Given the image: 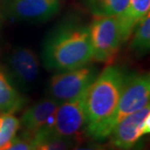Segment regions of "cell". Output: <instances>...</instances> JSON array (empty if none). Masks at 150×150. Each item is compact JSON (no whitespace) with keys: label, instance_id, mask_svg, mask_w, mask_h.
<instances>
[{"label":"cell","instance_id":"1","mask_svg":"<svg viewBox=\"0 0 150 150\" xmlns=\"http://www.w3.org/2000/svg\"><path fill=\"white\" fill-rule=\"evenodd\" d=\"M42 60L47 69L56 72L90 64L93 60L88 26L75 21L59 24L44 40Z\"/></svg>","mask_w":150,"mask_h":150},{"label":"cell","instance_id":"2","mask_svg":"<svg viewBox=\"0 0 150 150\" xmlns=\"http://www.w3.org/2000/svg\"><path fill=\"white\" fill-rule=\"evenodd\" d=\"M127 76L128 73L123 68L109 64L88 88L85 95L87 139L113 113Z\"/></svg>","mask_w":150,"mask_h":150},{"label":"cell","instance_id":"3","mask_svg":"<svg viewBox=\"0 0 150 150\" xmlns=\"http://www.w3.org/2000/svg\"><path fill=\"white\" fill-rule=\"evenodd\" d=\"M150 76L148 73L128 74L116 108L110 118L88 135L95 142L104 141L113 128L130 114L149 105Z\"/></svg>","mask_w":150,"mask_h":150},{"label":"cell","instance_id":"4","mask_svg":"<svg viewBox=\"0 0 150 150\" xmlns=\"http://www.w3.org/2000/svg\"><path fill=\"white\" fill-rule=\"evenodd\" d=\"M87 90L75 98L59 103L52 124L49 128L40 132H48L58 137L72 140L76 144L84 142L87 139L85 135Z\"/></svg>","mask_w":150,"mask_h":150},{"label":"cell","instance_id":"5","mask_svg":"<svg viewBox=\"0 0 150 150\" xmlns=\"http://www.w3.org/2000/svg\"><path fill=\"white\" fill-rule=\"evenodd\" d=\"M92 48V60L112 64L123 44L117 18L95 16L88 25Z\"/></svg>","mask_w":150,"mask_h":150},{"label":"cell","instance_id":"6","mask_svg":"<svg viewBox=\"0 0 150 150\" xmlns=\"http://www.w3.org/2000/svg\"><path fill=\"white\" fill-rule=\"evenodd\" d=\"M98 74V68L89 64L57 72L48 83V97L59 103L75 98L89 88Z\"/></svg>","mask_w":150,"mask_h":150},{"label":"cell","instance_id":"7","mask_svg":"<svg viewBox=\"0 0 150 150\" xmlns=\"http://www.w3.org/2000/svg\"><path fill=\"white\" fill-rule=\"evenodd\" d=\"M6 72L19 91L31 90L40 74V61L31 48L18 46L13 48L6 59Z\"/></svg>","mask_w":150,"mask_h":150},{"label":"cell","instance_id":"8","mask_svg":"<svg viewBox=\"0 0 150 150\" xmlns=\"http://www.w3.org/2000/svg\"><path fill=\"white\" fill-rule=\"evenodd\" d=\"M150 132V106L124 118L108 136V144L114 150H132L141 138Z\"/></svg>","mask_w":150,"mask_h":150},{"label":"cell","instance_id":"9","mask_svg":"<svg viewBox=\"0 0 150 150\" xmlns=\"http://www.w3.org/2000/svg\"><path fill=\"white\" fill-rule=\"evenodd\" d=\"M61 8V0H7L5 13L13 20L41 23L54 18Z\"/></svg>","mask_w":150,"mask_h":150},{"label":"cell","instance_id":"10","mask_svg":"<svg viewBox=\"0 0 150 150\" xmlns=\"http://www.w3.org/2000/svg\"><path fill=\"white\" fill-rule=\"evenodd\" d=\"M58 106L59 103L48 97L28 108L19 119L23 134L33 139L38 132L49 128Z\"/></svg>","mask_w":150,"mask_h":150},{"label":"cell","instance_id":"11","mask_svg":"<svg viewBox=\"0 0 150 150\" xmlns=\"http://www.w3.org/2000/svg\"><path fill=\"white\" fill-rule=\"evenodd\" d=\"M149 10L150 0H128L125 9L116 17L122 43L129 40L137 23Z\"/></svg>","mask_w":150,"mask_h":150},{"label":"cell","instance_id":"12","mask_svg":"<svg viewBox=\"0 0 150 150\" xmlns=\"http://www.w3.org/2000/svg\"><path fill=\"white\" fill-rule=\"evenodd\" d=\"M28 99L11 81L0 65V113H15L26 106Z\"/></svg>","mask_w":150,"mask_h":150},{"label":"cell","instance_id":"13","mask_svg":"<svg viewBox=\"0 0 150 150\" xmlns=\"http://www.w3.org/2000/svg\"><path fill=\"white\" fill-rule=\"evenodd\" d=\"M129 43L130 50L136 55L146 54L150 48V13L140 20L133 30Z\"/></svg>","mask_w":150,"mask_h":150},{"label":"cell","instance_id":"14","mask_svg":"<svg viewBox=\"0 0 150 150\" xmlns=\"http://www.w3.org/2000/svg\"><path fill=\"white\" fill-rule=\"evenodd\" d=\"M84 4L93 17H117L125 9L128 0H84Z\"/></svg>","mask_w":150,"mask_h":150},{"label":"cell","instance_id":"15","mask_svg":"<svg viewBox=\"0 0 150 150\" xmlns=\"http://www.w3.org/2000/svg\"><path fill=\"white\" fill-rule=\"evenodd\" d=\"M33 150H70L76 143L48 132H39L33 137Z\"/></svg>","mask_w":150,"mask_h":150},{"label":"cell","instance_id":"16","mask_svg":"<svg viewBox=\"0 0 150 150\" xmlns=\"http://www.w3.org/2000/svg\"><path fill=\"white\" fill-rule=\"evenodd\" d=\"M19 129V119L13 113H0V147L13 139Z\"/></svg>","mask_w":150,"mask_h":150},{"label":"cell","instance_id":"17","mask_svg":"<svg viewBox=\"0 0 150 150\" xmlns=\"http://www.w3.org/2000/svg\"><path fill=\"white\" fill-rule=\"evenodd\" d=\"M0 150H33V139L22 134L20 136H15L5 144L1 146Z\"/></svg>","mask_w":150,"mask_h":150},{"label":"cell","instance_id":"18","mask_svg":"<svg viewBox=\"0 0 150 150\" xmlns=\"http://www.w3.org/2000/svg\"><path fill=\"white\" fill-rule=\"evenodd\" d=\"M94 143H90V144H84L83 142L76 144L74 146L72 147V149L70 150H114L111 146L108 144H99L98 142Z\"/></svg>","mask_w":150,"mask_h":150},{"label":"cell","instance_id":"19","mask_svg":"<svg viewBox=\"0 0 150 150\" xmlns=\"http://www.w3.org/2000/svg\"><path fill=\"white\" fill-rule=\"evenodd\" d=\"M138 150H141V149H138Z\"/></svg>","mask_w":150,"mask_h":150}]
</instances>
